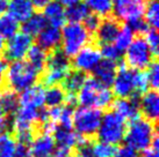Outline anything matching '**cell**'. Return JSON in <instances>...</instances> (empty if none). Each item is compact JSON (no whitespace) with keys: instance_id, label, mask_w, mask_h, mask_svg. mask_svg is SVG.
<instances>
[{"instance_id":"29","label":"cell","mask_w":159,"mask_h":157,"mask_svg":"<svg viewBox=\"0 0 159 157\" xmlns=\"http://www.w3.org/2000/svg\"><path fill=\"white\" fill-rule=\"evenodd\" d=\"M143 20L150 29L157 30L159 27V4L157 0H149L146 2Z\"/></svg>"},{"instance_id":"12","label":"cell","mask_w":159,"mask_h":157,"mask_svg":"<svg viewBox=\"0 0 159 157\" xmlns=\"http://www.w3.org/2000/svg\"><path fill=\"white\" fill-rule=\"evenodd\" d=\"M101 60L102 57L100 50L97 46L89 44L84 49H81L75 57H72L71 66H73L75 70L87 74V73H93Z\"/></svg>"},{"instance_id":"14","label":"cell","mask_w":159,"mask_h":157,"mask_svg":"<svg viewBox=\"0 0 159 157\" xmlns=\"http://www.w3.org/2000/svg\"><path fill=\"white\" fill-rule=\"evenodd\" d=\"M138 105L142 117L156 122L159 117V95L157 90L149 89L138 96Z\"/></svg>"},{"instance_id":"28","label":"cell","mask_w":159,"mask_h":157,"mask_svg":"<svg viewBox=\"0 0 159 157\" xmlns=\"http://www.w3.org/2000/svg\"><path fill=\"white\" fill-rule=\"evenodd\" d=\"M20 23L9 14L5 13L0 15V38L5 42L14 36L19 31Z\"/></svg>"},{"instance_id":"15","label":"cell","mask_w":159,"mask_h":157,"mask_svg":"<svg viewBox=\"0 0 159 157\" xmlns=\"http://www.w3.org/2000/svg\"><path fill=\"white\" fill-rule=\"evenodd\" d=\"M56 150L52 135L48 132H41L34 135L29 144V151L33 157H51Z\"/></svg>"},{"instance_id":"19","label":"cell","mask_w":159,"mask_h":157,"mask_svg":"<svg viewBox=\"0 0 159 157\" xmlns=\"http://www.w3.org/2000/svg\"><path fill=\"white\" fill-rule=\"evenodd\" d=\"M19 105L29 106L34 109H43L44 106V88L41 84H35L33 87L20 92Z\"/></svg>"},{"instance_id":"10","label":"cell","mask_w":159,"mask_h":157,"mask_svg":"<svg viewBox=\"0 0 159 157\" xmlns=\"http://www.w3.org/2000/svg\"><path fill=\"white\" fill-rule=\"evenodd\" d=\"M33 45V37L25 34L23 31H18L15 35L5 42L2 57L5 58V60L11 62L23 60Z\"/></svg>"},{"instance_id":"33","label":"cell","mask_w":159,"mask_h":157,"mask_svg":"<svg viewBox=\"0 0 159 157\" xmlns=\"http://www.w3.org/2000/svg\"><path fill=\"white\" fill-rule=\"evenodd\" d=\"M135 35L136 34L130 29V27H128L127 24L121 26V29H120L119 34H117V36H116V38L114 40V45L124 53L125 49L128 48L129 44L134 40Z\"/></svg>"},{"instance_id":"2","label":"cell","mask_w":159,"mask_h":157,"mask_svg":"<svg viewBox=\"0 0 159 157\" xmlns=\"http://www.w3.org/2000/svg\"><path fill=\"white\" fill-rule=\"evenodd\" d=\"M156 136L157 132L155 122L142 116H138L130 120V122L127 125L124 141L125 146L133 148L134 150L143 151L150 147Z\"/></svg>"},{"instance_id":"32","label":"cell","mask_w":159,"mask_h":157,"mask_svg":"<svg viewBox=\"0 0 159 157\" xmlns=\"http://www.w3.org/2000/svg\"><path fill=\"white\" fill-rule=\"evenodd\" d=\"M16 146V140L11 134H0V157H15Z\"/></svg>"},{"instance_id":"39","label":"cell","mask_w":159,"mask_h":157,"mask_svg":"<svg viewBox=\"0 0 159 157\" xmlns=\"http://www.w3.org/2000/svg\"><path fill=\"white\" fill-rule=\"evenodd\" d=\"M146 70H146V75H148L150 89L157 90V88L159 86V67L157 61H153Z\"/></svg>"},{"instance_id":"23","label":"cell","mask_w":159,"mask_h":157,"mask_svg":"<svg viewBox=\"0 0 159 157\" xmlns=\"http://www.w3.org/2000/svg\"><path fill=\"white\" fill-rule=\"evenodd\" d=\"M117 68H119V65L116 62L102 59L100 61V64L97 66V68L94 70V72H93L94 78L98 80L103 86L111 87L113 81H114L115 75H116Z\"/></svg>"},{"instance_id":"4","label":"cell","mask_w":159,"mask_h":157,"mask_svg":"<svg viewBox=\"0 0 159 157\" xmlns=\"http://www.w3.org/2000/svg\"><path fill=\"white\" fill-rule=\"evenodd\" d=\"M61 51L67 58L75 57L81 49L89 45L92 34L83 23L67 22L61 29Z\"/></svg>"},{"instance_id":"49","label":"cell","mask_w":159,"mask_h":157,"mask_svg":"<svg viewBox=\"0 0 159 157\" xmlns=\"http://www.w3.org/2000/svg\"><path fill=\"white\" fill-rule=\"evenodd\" d=\"M8 1H9V0H0V15L7 13V8H8Z\"/></svg>"},{"instance_id":"21","label":"cell","mask_w":159,"mask_h":157,"mask_svg":"<svg viewBox=\"0 0 159 157\" xmlns=\"http://www.w3.org/2000/svg\"><path fill=\"white\" fill-rule=\"evenodd\" d=\"M86 74L81 73L79 70H70L69 74L65 76V78L63 80V82L61 83V87L64 89V91L69 96V104L72 100H75V95L79 91V89L83 87L84 82L86 81Z\"/></svg>"},{"instance_id":"8","label":"cell","mask_w":159,"mask_h":157,"mask_svg":"<svg viewBox=\"0 0 159 157\" xmlns=\"http://www.w3.org/2000/svg\"><path fill=\"white\" fill-rule=\"evenodd\" d=\"M71 70V61L62 51H52L49 53L48 61L45 64L43 73V81L47 86L61 84Z\"/></svg>"},{"instance_id":"17","label":"cell","mask_w":159,"mask_h":157,"mask_svg":"<svg viewBox=\"0 0 159 157\" xmlns=\"http://www.w3.org/2000/svg\"><path fill=\"white\" fill-rule=\"evenodd\" d=\"M111 110L120 114L125 121H130L139 116V105H138V96L127 97V98H117L113 102Z\"/></svg>"},{"instance_id":"7","label":"cell","mask_w":159,"mask_h":157,"mask_svg":"<svg viewBox=\"0 0 159 157\" xmlns=\"http://www.w3.org/2000/svg\"><path fill=\"white\" fill-rule=\"evenodd\" d=\"M125 66L133 70H144L153 62L156 56L143 36L135 37L123 53Z\"/></svg>"},{"instance_id":"20","label":"cell","mask_w":159,"mask_h":157,"mask_svg":"<svg viewBox=\"0 0 159 157\" xmlns=\"http://www.w3.org/2000/svg\"><path fill=\"white\" fill-rule=\"evenodd\" d=\"M65 9L61 2L57 0H51L44 8H43V16L49 26H53L61 28L66 23V15H65Z\"/></svg>"},{"instance_id":"6","label":"cell","mask_w":159,"mask_h":157,"mask_svg":"<svg viewBox=\"0 0 159 157\" xmlns=\"http://www.w3.org/2000/svg\"><path fill=\"white\" fill-rule=\"evenodd\" d=\"M101 117V110L89 106H79L73 110L71 126L81 139L91 140L94 135H97Z\"/></svg>"},{"instance_id":"24","label":"cell","mask_w":159,"mask_h":157,"mask_svg":"<svg viewBox=\"0 0 159 157\" xmlns=\"http://www.w3.org/2000/svg\"><path fill=\"white\" fill-rule=\"evenodd\" d=\"M66 103H69V96L59 84L48 86L44 89V105L48 106V109L59 108Z\"/></svg>"},{"instance_id":"1","label":"cell","mask_w":159,"mask_h":157,"mask_svg":"<svg viewBox=\"0 0 159 157\" xmlns=\"http://www.w3.org/2000/svg\"><path fill=\"white\" fill-rule=\"evenodd\" d=\"M75 102L80 106H89L102 110L111 106L114 95L109 87H106L94 78H86L83 87L75 95Z\"/></svg>"},{"instance_id":"3","label":"cell","mask_w":159,"mask_h":157,"mask_svg":"<svg viewBox=\"0 0 159 157\" xmlns=\"http://www.w3.org/2000/svg\"><path fill=\"white\" fill-rule=\"evenodd\" d=\"M40 75V72H37L27 60L12 61L7 65L5 82L7 83L8 89L20 94L37 84Z\"/></svg>"},{"instance_id":"40","label":"cell","mask_w":159,"mask_h":157,"mask_svg":"<svg viewBox=\"0 0 159 157\" xmlns=\"http://www.w3.org/2000/svg\"><path fill=\"white\" fill-rule=\"evenodd\" d=\"M114 157H139V154L128 146H121L119 148H116Z\"/></svg>"},{"instance_id":"30","label":"cell","mask_w":159,"mask_h":157,"mask_svg":"<svg viewBox=\"0 0 159 157\" xmlns=\"http://www.w3.org/2000/svg\"><path fill=\"white\" fill-rule=\"evenodd\" d=\"M0 104L2 105L4 110L9 117L19 106V96L16 92L11 90L8 88L0 89Z\"/></svg>"},{"instance_id":"22","label":"cell","mask_w":159,"mask_h":157,"mask_svg":"<svg viewBox=\"0 0 159 157\" xmlns=\"http://www.w3.org/2000/svg\"><path fill=\"white\" fill-rule=\"evenodd\" d=\"M35 13V8L29 0H9L7 14L14 18L19 23L25 22Z\"/></svg>"},{"instance_id":"48","label":"cell","mask_w":159,"mask_h":157,"mask_svg":"<svg viewBox=\"0 0 159 157\" xmlns=\"http://www.w3.org/2000/svg\"><path fill=\"white\" fill-rule=\"evenodd\" d=\"M58 2L64 6V7H70V6H73L75 4H79V2H83V0H57Z\"/></svg>"},{"instance_id":"42","label":"cell","mask_w":159,"mask_h":157,"mask_svg":"<svg viewBox=\"0 0 159 157\" xmlns=\"http://www.w3.org/2000/svg\"><path fill=\"white\" fill-rule=\"evenodd\" d=\"M158 149H159L158 136H156L150 147L146 148L145 150H143V153H142V155H139V157H159Z\"/></svg>"},{"instance_id":"25","label":"cell","mask_w":159,"mask_h":157,"mask_svg":"<svg viewBox=\"0 0 159 157\" xmlns=\"http://www.w3.org/2000/svg\"><path fill=\"white\" fill-rule=\"evenodd\" d=\"M89 13L98 18L105 19L111 16L114 0H83Z\"/></svg>"},{"instance_id":"18","label":"cell","mask_w":159,"mask_h":157,"mask_svg":"<svg viewBox=\"0 0 159 157\" xmlns=\"http://www.w3.org/2000/svg\"><path fill=\"white\" fill-rule=\"evenodd\" d=\"M61 28L47 24L44 29L36 36V45H39L47 52H52L61 46Z\"/></svg>"},{"instance_id":"44","label":"cell","mask_w":159,"mask_h":157,"mask_svg":"<svg viewBox=\"0 0 159 157\" xmlns=\"http://www.w3.org/2000/svg\"><path fill=\"white\" fill-rule=\"evenodd\" d=\"M15 157H33L30 151H29V147L26 144L18 143L16 146V151H15Z\"/></svg>"},{"instance_id":"13","label":"cell","mask_w":159,"mask_h":157,"mask_svg":"<svg viewBox=\"0 0 159 157\" xmlns=\"http://www.w3.org/2000/svg\"><path fill=\"white\" fill-rule=\"evenodd\" d=\"M51 135L53 138L56 148L65 149L70 151L77 147V144L81 140V138L73 131L72 126H64V125H55Z\"/></svg>"},{"instance_id":"47","label":"cell","mask_w":159,"mask_h":157,"mask_svg":"<svg viewBox=\"0 0 159 157\" xmlns=\"http://www.w3.org/2000/svg\"><path fill=\"white\" fill-rule=\"evenodd\" d=\"M35 9H43L51 0H29Z\"/></svg>"},{"instance_id":"37","label":"cell","mask_w":159,"mask_h":157,"mask_svg":"<svg viewBox=\"0 0 159 157\" xmlns=\"http://www.w3.org/2000/svg\"><path fill=\"white\" fill-rule=\"evenodd\" d=\"M75 157H94L93 142L89 139H81L75 148Z\"/></svg>"},{"instance_id":"38","label":"cell","mask_w":159,"mask_h":157,"mask_svg":"<svg viewBox=\"0 0 159 157\" xmlns=\"http://www.w3.org/2000/svg\"><path fill=\"white\" fill-rule=\"evenodd\" d=\"M143 37L145 39L148 45L150 46L151 51L153 52L156 57L158 54V48H159V35L156 29H148V30L143 34Z\"/></svg>"},{"instance_id":"36","label":"cell","mask_w":159,"mask_h":157,"mask_svg":"<svg viewBox=\"0 0 159 157\" xmlns=\"http://www.w3.org/2000/svg\"><path fill=\"white\" fill-rule=\"evenodd\" d=\"M134 78H135V89H136L137 96L149 90L150 86H149V80H148L145 70H135Z\"/></svg>"},{"instance_id":"11","label":"cell","mask_w":159,"mask_h":157,"mask_svg":"<svg viewBox=\"0 0 159 157\" xmlns=\"http://www.w3.org/2000/svg\"><path fill=\"white\" fill-rule=\"evenodd\" d=\"M134 73H135V70H130L125 65L119 66L114 81L111 86L113 95L117 96L119 98L137 96L136 89H135Z\"/></svg>"},{"instance_id":"26","label":"cell","mask_w":159,"mask_h":157,"mask_svg":"<svg viewBox=\"0 0 159 157\" xmlns=\"http://www.w3.org/2000/svg\"><path fill=\"white\" fill-rule=\"evenodd\" d=\"M48 23L42 13H34L30 18L22 22V31L30 37H36Z\"/></svg>"},{"instance_id":"45","label":"cell","mask_w":159,"mask_h":157,"mask_svg":"<svg viewBox=\"0 0 159 157\" xmlns=\"http://www.w3.org/2000/svg\"><path fill=\"white\" fill-rule=\"evenodd\" d=\"M6 70H7V60H5V58L0 56V89L5 84Z\"/></svg>"},{"instance_id":"31","label":"cell","mask_w":159,"mask_h":157,"mask_svg":"<svg viewBox=\"0 0 159 157\" xmlns=\"http://www.w3.org/2000/svg\"><path fill=\"white\" fill-rule=\"evenodd\" d=\"M89 11L84 5V2H79L73 6L66 7L65 9V15H66V21L73 22V23H84V21L89 15Z\"/></svg>"},{"instance_id":"34","label":"cell","mask_w":159,"mask_h":157,"mask_svg":"<svg viewBox=\"0 0 159 157\" xmlns=\"http://www.w3.org/2000/svg\"><path fill=\"white\" fill-rule=\"evenodd\" d=\"M99 50H100L102 59H105V60L117 62L119 60H121V58L123 57V52L120 49L116 48L114 43L101 45V49H99Z\"/></svg>"},{"instance_id":"43","label":"cell","mask_w":159,"mask_h":157,"mask_svg":"<svg viewBox=\"0 0 159 157\" xmlns=\"http://www.w3.org/2000/svg\"><path fill=\"white\" fill-rule=\"evenodd\" d=\"M8 126H9V116L6 113V111L4 110L2 105L0 104V134L5 133V131L7 129Z\"/></svg>"},{"instance_id":"27","label":"cell","mask_w":159,"mask_h":157,"mask_svg":"<svg viewBox=\"0 0 159 157\" xmlns=\"http://www.w3.org/2000/svg\"><path fill=\"white\" fill-rule=\"evenodd\" d=\"M49 52L40 48L39 45H33L27 53V61L30 64L37 72L42 73L44 70L45 64L48 61Z\"/></svg>"},{"instance_id":"9","label":"cell","mask_w":159,"mask_h":157,"mask_svg":"<svg viewBox=\"0 0 159 157\" xmlns=\"http://www.w3.org/2000/svg\"><path fill=\"white\" fill-rule=\"evenodd\" d=\"M145 5V0H114L111 14L115 20L129 24L143 19Z\"/></svg>"},{"instance_id":"50","label":"cell","mask_w":159,"mask_h":157,"mask_svg":"<svg viewBox=\"0 0 159 157\" xmlns=\"http://www.w3.org/2000/svg\"><path fill=\"white\" fill-rule=\"evenodd\" d=\"M4 48H5V40L0 38V52H2Z\"/></svg>"},{"instance_id":"5","label":"cell","mask_w":159,"mask_h":157,"mask_svg":"<svg viewBox=\"0 0 159 157\" xmlns=\"http://www.w3.org/2000/svg\"><path fill=\"white\" fill-rule=\"evenodd\" d=\"M127 125V121L120 114L109 110L102 113L101 121L97 132L98 139L105 143L117 146L124 141Z\"/></svg>"},{"instance_id":"46","label":"cell","mask_w":159,"mask_h":157,"mask_svg":"<svg viewBox=\"0 0 159 157\" xmlns=\"http://www.w3.org/2000/svg\"><path fill=\"white\" fill-rule=\"evenodd\" d=\"M52 157H75L72 151L70 150H65V149H57L55 150V153L52 154Z\"/></svg>"},{"instance_id":"41","label":"cell","mask_w":159,"mask_h":157,"mask_svg":"<svg viewBox=\"0 0 159 157\" xmlns=\"http://www.w3.org/2000/svg\"><path fill=\"white\" fill-rule=\"evenodd\" d=\"M100 20H101V19L98 18L97 15L89 14V16H87V19L84 21V23H83V24L86 27V29H87L91 34H94V32H95V30H97L98 26H99V23H100Z\"/></svg>"},{"instance_id":"35","label":"cell","mask_w":159,"mask_h":157,"mask_svg":"<svg viewBox=\"0 0 159 157\" xmlns=\"http://www.w3.org/2000/svg\"><path fill=\"white\" fill-rule=\"evenodd\" d=\"M116 146L108 144L105 142H93V154L94 157H114Z\"/></svg>"},{"instance_id":"16","label":"cell","mask_w":159,"mask_h":157,"mask_svg":"<svg viewBox=\"0 0 159 157\" xmlns=\"http://www.w3.org/2000/svg\"><path fill=\"white\" fill-rule=\"evenodd\" d=\"M121 29V24L114 18H105L100 20V23L95 30V38L100 45L114 43L116 36Z\"/></svg>"}]
</instances>
